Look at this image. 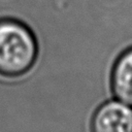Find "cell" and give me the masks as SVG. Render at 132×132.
I'll use <instances>...</instances> for the list:
<instances>
[{"instance_id": "cell-1", "label": "cell", "mask_w": 132, "mask_h": 132, "mask_svg": "<svg viewBox=\"0 0 132 132\" xmlns=\"http://www.w3.org/2000/svg\"><path fill=\"white\" fill-rule=\"evenodd\" d=\"M33 31L13 18L0 19V76L18 78L27 74L38 58Z\"/></svg>"}, {"instance_id": "cell-2", "label": "cell", "mask_w": 132, "mask_h": 132, "mask_svg": "<svg viewBox=\"0 0 132 132\" xmlns=\"http://www.w3.org/2000/svg\"><path fill=\"white\" fill-rule=\"evenodd\" d=\"M91 132H132V106L118 99L103 102L92 116Z\"/></svg>"}, {"instance_id": "cell-3", "label": "cell", "mask_w": 132, "mask_h": 132, "mask_svg": "<svg viewBox=\"0 0 132 132\" xmlns=\"http://www.w3.org/2000/svg\"><path fill=\"white\" fill-rule=\"evenodd\" d=\"M110 90L116 99L132 106V46L116 59L110 73Z\"/></svg>"}]
</instances>
